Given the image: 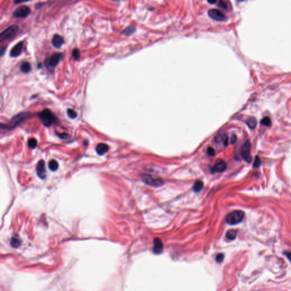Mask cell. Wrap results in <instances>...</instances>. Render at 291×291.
Instances as JSON below:
<instances>
[{"label":"cell","mask_w":291,"mask_h":291,"mask_svg":"<svg viewBox=\"0 0 291 291\" xmlns=\"http://www.w3.org/2000/svg\"><path fill=\"white\" fill-rule=\"evenodd\" d=\"M6 47H4V48H2L1 50V52H0V54H1V56H2L4 54H5V52H6Z\"/></svg>","instance_id":"cell-34"},{"label":"cell","mask_w":291,"mask_h":291,"mask_svg":"<svg viewBox=\"0 0 291 291\" xmlns=\"http://www.w3.org/2000/svg\"><path fill=\"white\" fill-rule=\"evenodd\" d=\"M251 149V143L249 141H246L241 147V156L244 161L247 163H250L252 161Z\"/></svg>","instance_id":"cell-6"},{"label":"cell","mask_w":291,"mask_h":291,"mask_svg":"<svg viewBox=\"0 0 291 291\" xmlns=\"http://www.w3.org/2000/svg\"><path fill=\"white\" fill-rule=\"evenodd\" d=\"M163 250V244L160 238H156L154 240V247L153 252L154 254L159 255L161 254Z\"/></svg>","instance_id":"cell-11"},{"label":"cell","mask_w":291,"mask_h":291,"mask_svg":"<svg viewBox=\"0 0 291 291\" xmlns=\"http://www.w3.org/2000/svg\"><path fill=\"white\" fill-rule=\"evenodd\" d=\"M284 254L285 256L287 257V258L291 261V252L288 251H285L284 252Z\"/></svg>","instance_id":"cell-32"},{"label":"cell","mask_w":291,"mask_h":291,"mask_svg":"<svg viewBox=\"0 0 291 291\" xmlns=\"http://www.w3.org/2000/svg\"><path fill=\"white\" fill-rule=\"evenodd\" d=\"M37 173L38 177L44 179L46 178V168H45V163L43 160H40L37 164Z\"/></svg>","instance_id":"cell-10"},{"label":"cell","mask_w":291,"mask_h":291,"mask_svg":"<svg viewBox=\"0 0 291 291\" xmlns=\"http://www.w3.org/2000/svg\"><path fill=\"white\" fill-rule=\"evenodd\" d=\"M246 124L250 129H254L257 125V120L254 117H250L246 120Z\"/></svg>","instance_id":"cell-19"},{"label":"cell","mask_w":291,"mask_h":291,"mask_svg":"<svg viewBox=\"0 0 291 291\" xmlns=\"http://www.w3.org/2000/svg\"><path fill=\"white\" fill-rule=\"evenodd\" d=\"M67 114L68 117L71 119H74L77 117V113L72 109H68L67 110Z\"/></svg>","instance_id":"cell-26"},{"label":"cell","mask_w":291,"mask_h":291,"mask_svg":"<svg viewBox=\"0 0 291 291\" xmlns=\"http://www.w3.org/2000/svg\"><path fill=\"white\" fill-rule=\"evenodd\" d=\"M207 152H208V155L210 156H213L215 155V150L212 147H209L207 149Z\"/></svg>","instance_id":"cell-30"},{"label":"cell","mask_w":291,"mask_h":291,"mask_svg":"<svg viewBox=\"0 0 291 291\" xmlns=\"http://www.w3.org/2000/svg\"><path fill=\"white\" fill-rule=\"evenodd\" d=\"M19 30V27L17 25H14L9 26L1 32L0 35L1 42H3L12 38L18 33Z\"/></svg>","instance_id":"cell-3"},{"label":"cell","mask_w":291,"mask_h":291,"mask_svg":"<svg viewBox=\"0 0 291 291\" xmlns=\"http://www.w3.org/2000/svg\"><path fill=\"white\" fill-rule=\"evenodd\" d=\"M261 164V161L260 159L258 158V156H256L255 160V162L254 163V167L255 168H258L260 167Z\"/></svg>","instance_id":"cell-29"},{"label":"cell","mask_w":291,"mask_h":291,"mask_svg":"<svg viewBox=\"0 0 291 291\" xmlns=\"http://www.w3.org/2000/svg\"><path fill=\"white\" fill-rule=\"evenodd\" d=\"M58 135L59 136V137H60V138L61 139H64V140H66L67 138H68L69 137V135L67 134H66V133H62V134H58Z\"/></svg>","instance_id":"cell-31"},{"label":"cell","mask_w":291,"mask_h":291,"mask_svg":"<svg viewBox=\"0 0 291 291\" xmlns=\"http://www.w3.org/2000/svg\"><path fill=\"white\" fill-rule=\"evenodd\" d=\"M243 211H235L229 213L226 217V222L229 225H236L241 222L244 218Z\"/></svg>","instance_id":"cell-2"},{"label":"cell","mask_w":291,"mask_h":291,"mask_svg":"<svg viewBox=\"0 0 291 291\" xmlns=\"http://www.w3.org/2000/svg\"><path fill=\"white\" fill-rule=\"evenodd\" d=\"M135 31V27L132 26H129L127 28H126L125 30H123L122 33L125 35H130L132 34H133L134 32V31Z\"/></svg>","instance_id":"cell-22"},{"label":"cell","mask_w":291,"mask_h":291,"mask_svg":"<svg viewBox=\"0 0 291 291\" xmlns=\"http://www.w3.org/2000/svg\"><path fill=\"white\" fill-rule=\"evenodd\" d=\"M218 6L220 8H221V9H223L224 10L227 9V8H228V5H227L225 1H218Z\"/></svg>","instance_id":"cell-28"},{"label":"cell","mask_w":291,"mask_h":291,"mask_svg":"<svg viewBox=\"0 0 291 291\" xmlns=\"http://www.w3.org/2000/svg\"><path fill=\"white\" fill-rule=\"evenodd\" d=\"M142 180L146 184L152 187H159L164 184L162 179L148 174L142 175Z\"/></svg>","instance_id":"cell-4"},{"label":"cell","mask_w":291,"mask_h":291,"mask_svg":"<svg viewBox=\"0 0 291 291\" xmlns=\"http://www.w3.org/2000/svg\"><path fill=\"white\" fill-rule=\"evenodd\" d=\"M63 57L62 53H58L54 54L49 59L45 61V64L47 67L50 69H54L59 64V61Z\"/></svg>","instance_id":"cell-7"},{"label":"cell","mask_w":291,"mask_h":291,"mask_svg":"<svg viewBox=\"0 0 291 291\" xmlns=\"http://www.w3.org/2000/svg\"><path fill=\"white\" fill-rule=\"evenodd\" d=\"M20 70L23 73H29L31 70V64L27 61H24L20 65Z\"/></svg>","instance_id":"cell-16"},{"label":"cell","mask_w":291,"mask_h":291,"mask_svg":"<svg viewBox=\"0 0 291 291\" xmlns=\"http://www.w3.org/2000/svg\"><path fill=\"white\" fill-rule=\"evenodd\" d=\"M43 3H38L37 4H36V6H35V8L37 9H40V8L43 5Z\"/></svg>","instance_id":"cell-35"},{"label":"cell","mask_w":291,"mask_h":291,"mask_svg":"<svg viewBox=\"0 0 291 291\" xmlns=\"http://www.w3.org/2000/svg\"><path fill=\"white\" fill-rule=\"evenodd\" d=\"M38 117L41 123L46 127H50L55 120V116L48 109H44L38 113Z\"/></svg>","instance_id":"cell-1"},{"label":"cell","mask_w":291,"mask_h":291,"mask_svg":"<svg viewBox=\"0 0 291 291\" xmlns=\"http://www.w3.org/2000/svg\"><path fill=\"white\" fill-rule=\"evenodd\" d=\"M49 167L51 171H55L58 169L59 164L55 160H51L49 163Z\"/></svg>","instance_id":"cell-20"},{"label":"cell","mask_w":291,"mask_h":291,"mask_svg":"<svg viewBox=\"0 0 291 291\" xmlns=\"http://www.w3.org/2000/svg\"><path fill=\"white\" fill-rule=\"evenodd\" d=\"M23 49V43L22 42H19L16 44L10 51V56L11 58H16L22 52Z\"/></svg>","instance_id":"cell-12"},{"label":"cell","mask_w":291,"mask_h":291,"mask_svg":"<svg viewBox=\"0 0 291 291\" xmlns=\"http://www.w3.org/2000/svg\"><path fill=\"white\" fill-rule=\"evenodd\" d=\"M72 56L75 60H79L80 58V51L77 49H73L72 51Z\"/></svg>","instance_id":"cell-23"},{"label":"cell","mask_w":291,"mask_h":291,"mask_svg":"<svg viewBox=\"0 0 291 291\" xmlns=\"http://www.w3.org/2000/svg\"><path fill=\"white\" fill-rule=\"evenodd\" d=\"M237 141V137L235 135H233L231 136V139H230V141H231V143H234L235 142V141Z\"/></svg>","instance_id":"cell-33"},{"label":"cell","mask_w":291,"mask_h":291,"mask_svg":"<svg viewBox=\"0 0 291 291\" xmlns=\"http://www.w3.org/2000/svg\"><path fill=\"white\" fill-rule=\"evenodd\" d=\"M208 15L214 20L222 21L225 20V15L221 10L213 9L208 11Z\"/></svg>","instance_id":"cell-9"},{"label":"cell","mask_w":291,"mask_h":291,"mask_svg":"<svg viewBox=\"0 0 291 291\" xmlns=\"http://www.w3.org/2000/svg\"><path fill=\"white\" fill-rule=\"evenodd\" d=\"M30 12L31 10L29 7L25 5H23L17 8L13 12V16L14 18H25L30 14Z\"/></svg>","instance_id":"cell-8"},{"label":"cell","mask_w":291,"mask_h":291,"mask_svg":"<svg viewBox=\"0 0 291 291\" xmlns=\"http://www.w3.org/2000/svg\"><path fill=\"white\" fill-rule=\"evenodd\" d=\"M203 188V183L200 180H197L196 181L194 184V186H193V190L196 192H200L202 190V189Z\"/></svg>","instance_id":"cell-21"},{"label":"cell","mask_w":291,"mask_h":291,"mask_svg":"<svg viewBox=\"0 0 291 291\" xmlns=\"http://www.w3.org/2000/svg\"><path fill=\"white\" fill-rule=\"evenodd\" d=\"M64 43L63 38L58 34H55L54 35L52 39V44L53 46L56 49H60Z\"/></svg>","instance_id":"cell-14"},{"label":"cell","mask_w":291,"mask_h":291,"mask_svg":"<svg viewBox=\"0 0 291 291\" xmlns=\"http://www.w3.org/2000/svg\"><path fill=\"white\" fill-rule=\"evenodd\" d=\"M96 150L99 155H103L109 151V146L105 143H101L97 145Z\"/></svg>","instance_id":"cell-15"},{"label":"cell","mask_w":291,"mask_h":291,"mask_svg":"<svg viewBox=\"0 0 291 291\" xmlns=\"http://www.w3.org/2000/svg\"><path fill=\"white\" fill-rule=\"evenodd\" d=\"M261 123L266 126H270L271 125V120L270 117H265L261 120Z\"/></svg>","instance_id":"cell-24"},{"label":"cell","mask_w":291,"mask_h":291,"mask_svg":"<svg viewBox=\"0 0 291 291\" xmlns=\"http://www.w3.org/2000/svg\"><path fill=\"white\" fill-rule=\"evenodd\" d=\"M226 163L224 161H218L211 168V172L213 173L222 172L226 170Z\"/></svg>","instance_id":"cell-13"},{"label":"cell","mask_w":291,"mask_h":291,"mask_svg":"<svg viewBox=\"0 0 291 291\" xmlns=\"http://www.w3.org/2000/svg\"><path fill=\"white\" fill-rule=\"evenodd\" d=\"M28 145L30 148L34 149L37 146V141L34 138H31L28 141Z\"/></svg>","instance_id":"cell-25"},{"label":"cell","mask_w":291,"mask_h":291,"mask_svg":"<svg viewBox=\"0 0 291 291\" xmlns=\"http://www.w3.org/2000/svg\"><path fill=\"white\" fill-rule=\"evenodd\" d=\"M224 258H225V255L223 254L219 253L217 255V256L216 257V260L218 263H220L223 261V259H224Z\"/></svg>","instance_id":"cell-27"},{"label":"cell","mask_w":291,"mask_h":291,"mask_svg":"<svg viewBox=\"0 0 291 291\" xmlns=\"http://www.w3.org/2000/svg\"><path fill=\"white\" fill-rule=\"evenodd\" d=\"M22 241L20 240V238L17 237V236H14L12 237L10 241V244L14 248H17L18 247L20 244H21Z\"/></svg>","instance_id":"cell-17"},{"label":"cell","mask_w":291,"mask_h":291,"mask_svg":"<svg viewBox=\"0 0 291 291\" xmlns=\"http://www.w3.org/2000/svg\"><path fill=\"white\" fill-rule=\"evenodd\" d=\"M29 117H30V114L27 112H23L19 113L16 116H15L14 117H13V118L10 120L8 128H15L16 126H18L23 121L28 119Z\"/></svg>","instance_id":"cell-5"},{"label":"cell","mask_w":291,"mask_h":291,"mask_svg":"<svg viewBox=\"0 0 291 291\" xmlns=\"http://www.w3.org/2000/svg\"><path fill=\"white\" fill-rule=\"evenodd\" d=\"M237 235V230L235 229H230L226 232V237L229 240H234L235 239Z\"/></svg>","instance_id":"cell-18"}]
</instances>
